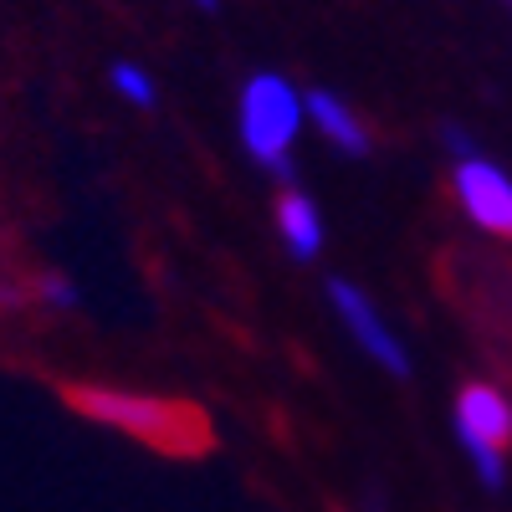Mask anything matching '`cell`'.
<instances>
[{
    "label": "cell",
    "mask_w": 512,
    "mask_h": 512,
    "mask_svg": "<svg viewBox=\"0 0 512 512\" xmlns=\"http://www.w3.org/2000/svg\"><path fill=\"white\" fill-rule=\"evenodd\" d=\"M67 405L98 425L134 436L164 456H205L216 446V431L200 405L190 400H164V395H139L118 390V384H67Z\"/></svg>",
    "instance_id": "6da1fadb"
},
{
    "label": "cell",
    "mask_w": 512,
    "mask_h": 512,
    "mask_svg": "<svg viewBox=\"0 0 512 512\" xmlns=\"http://www.w3.org/2000/svg\"><path fill=\"white\" fill-rule=\"evenodd\" d=\"M308 123V93H297L282 72H251L236 98V134L241 149L272 169L277 180H292V144Z\"/></svg>",
    "instance_id": "7a4b0ae2"
},
{
    "label": "cell",
    "mask_w": 512,
    "mask_h": 512,
    "mask_svg": "<svg viewBox=\"0 0 512 512\" xmlns=\"http://www.w3.org/2000/svg\"><path fill=\"white\" fill-rule=\"evenodd\" d=\"M451 420H456V441L472 461V472L487 492H502L507 487V446H512V395L492 379H472L456 390V405H451Z\"/></svg>",
    "instance_id": "3957f363"
},
{
    "label": "cell",
    "mask_w": 512,
    "mask_h": 512,
    "mask_svg": "<svg viewBox=\"0 0 512 512\" xmlns=\"http://www.w3.org/2000/svg\"><path fill=\"white\" fill-rule=\"evenodd\" d=\"M328 308L338 313L344 333L354 338V344H359L384 374H395V379L410 374V349L400 344L395 323L374 308V297H369L364 287H354L349 277H333V282H328Z\"/></svg>",
    "instance_id": "277c9868"
},
{
    "label": "cell",
    "mask_w": 512,
    "mask_h": 512,
    "mask_svg": "<svg viewBox=\"0 0 512 512\" xmlns=\"http://www.w3.org/2000/svg\"><path fill=\"white\" fill-rule=\"evenodd\" d=\"M451 195L461 205V216L472 221L477 231H487L497 241H512V175H507L502 164H492L487 154L456 159Z\"/></svg>",
    "instance_id": "5b68a950"
},
{
    "label": "cell",
    "mask_w": 512,
    "mask_h": 512,
    "mask_svg": "<svg viewBox=\"0 0 512 512\" xmlns=\"http://www.w3.org/2000/svg\"><path fill=\"white\" fill-rule=\"evenodd\" d=\"M308 123L318 128V134H323L338 154H349V159H364V154L374 149L364 118H359L344 98H338L333 88H313V93H308Z\"/></svg>",
    "instance_id": "8992f818"
},
{
    "label": "cell",
    "mask_w": 512,
    "mask_h": 512,
    "mask_svg": "<svg viewBox=\"0 0 512 512\" xmlns=\"http://www.w3.org/2000/svg\"><path fill=\"white\" fill-rule=\"evenodd\" d=\"M277 236H282V246L297 256V262H313V256L323 251V216L297 185H287L277 195Z\"/></svg>",
    "instance_id": "52a82bcc"
},
{
    "label": "cell",
    "mask_w": 512,
    "mask_h": 512,
    "mask_svg": "<svg viewBox=\"0 0 512 512\" xmlns=\"http://www.w3.org/2000/svg\"><path fill=\"white\" fill-rule=\"evenodd\" d=\"M108 88H113L128 108H154V103H159L154 77H149L139 62H113V67H108Z\"/></svg>",
    "instance_id": "ba28073f"
},
{
    "label": "cell",
    "mask_w": 512,
    "mask_h": 512,
    "mask_svg": "<svg viewBox=\"0 0 512 512\" xmlns=\"http://www.w3.org/2000/svg\"><path fill=\"white\" fill-rule=\"evenodd\" d=\"M31 303H47V308L67 313V308H77V287H72L62 272H47V277L31 287Z\"/></svg>",
    "instance_id": "9c48e42d"
},
{
    "label": "cell",
    "mask_w": 512,
    "mask_h": 512,
    "mask_svg": "<svg viewBox=\"0 0 512 512\" xmlns=\"http://www.w3.org/2000/svg\"><path fill=\"white\" fill-rule=\"evenodd\" d=\"M441 149L451 154V164H456V159H472V154H482V149H477V139L466 134L461 123H446V128H441Z\"/></svg>",
    "instance_id": "30bf717a"
},
{
    "label": "cell",
    "mask_w": 512,
    "mask_h": 512,
    "mask_svg": "<svg viewBox=\"0 0 512 512\" xmlns=\"http://www.w3.org/2000/svg\"><path fill=\"white\" fill-rule=\"evenodd\" d=\"M354 512H384V502H379V497H369V502H364V507H354Z\"/></svg>",
    "instance_id": "8fae6325"
},
{
    "label": "cell",
    "mask_w": 512,
    "mask_h": 512,
    "mask_svg": "<svg viewBox=\"0 0 512 512\" xmlns=\"http://www.w3.org/2000/svg\"><path fill=\"white\" fill-rule=\"evenodd\" d=\"M195 6H200V11H216V6H221V0H195Z\"/></svg>",
    "instance_id": "7c38bea8"
},
{
    "label": "cell",
    "mask_w": 512,
    "mask_h": 512,
    "mask_svg": "<svg viewBox=\"0 0 512 512\" xmlns=\"http://www.w3.org/2000/svg\"><path fill=\"white\" fill-rule=\"evenodd\" d=\"M507 11H512V0H507Z\"/></svg>",
    "instance_id": "4fadbf2b"
}]
</instances>
